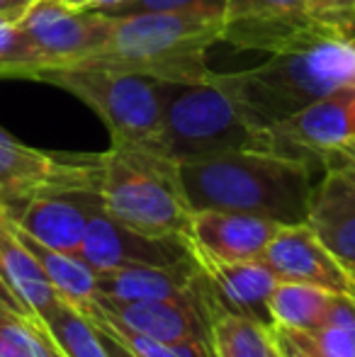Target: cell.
<instances>
[{"mask_svg": "<svg viewBox=\"0 0 355 357\" xmlns=\"http://www.w3.org/2000/svg\"><path fill=\"white\" fill-rule=\"evenodd\" d=\"M78 309H81L90 321H95L100 328L112 333L114 338L127 343L129 348L137 350V353L144 357H217L209 338H185V340L163 343V340H153V338H146V335L134 333L127 326L117 324V321H112L109 316H105L103 311L93 304V296H90L88 301H83V304H78Z\"/></svg>", "mask_w": 355, "mask_h": 357, "instance_id": "26", "label": "cell"}, {"mask_svg": "<svg viewBox=\"0 0 355 357\" xmlns=\"http://www.w3.org/2000/svg\"><path fill=\"white\" fill-rule=\"evenodd\" d=\"M98 195L114 221L149 236H185L190 209L178 163L144 149L112 146L98 155Z\"/></svg>", "mask_w": 355, "mask_h": 357, "instance_id": "4", "label": "cell"}, {"mask_svg": "<svg viewBox=\"0 0 355 357\" xmlns=\"http://www.w3.org/2000/svg\"><path fill=\"white\" fill-rule=\"evenodd\" d=\"M42 321L66 357H109L93 321L63 296L42 316Z\"/></svg>", "mask_w": 355, "mask_h": 357, "instance_id": "25", "label": "cell"}, {"mask_svg": "<svg viewBox=\"0 0 355 357\" xmlns=\"http://www.w3.org/2000/svg\"><path fill=\"white\" fill-rule=\"evenodd\" d=\"M0 282L32 314L44 316L59 299L54 284L39 268L37 258L20 241L15 221L5 212L0 216Z\"/></svg>", "mask_w": 355, "mask_h": 357, "instance_id": "19", "label": "cell"}, {"mask_svg": "<svg viewBox=\"0 0 355 357\" xmlns=\"http://www.w3.org/2000/svg\"><path fill=\"white\" fill-rule=\"evenodd\" d=\"M32 3H34V0H0V15L17 22V20L27 13V8Z\"/></svg>", "mask_w": 355, "mask_h": 357, "instance_id": "34", "label": "cell"}, {"mask_svg": "<svg viewBox=\"0 0 355 357\" xmlns=\"http://www.w3.org/2000/svg\"><path fill=\"white\" fill-rule=\"evenodd\" d=\"M270 335H273L275 350H278L280 357H309L302 348H297V345H294L280 328H270Z\"/></svg>", "mask_w": 355, "mask_h": 357, "instance_id": "32", "label": "cell"}, {"mask_svg": "<svg viewBox=\"0 0 355 357\" xmlns=\"http://www.w3.org/2000/svg\"><path fill=\"white\" fill-rule=\"evenodd\" d=\"M56 190H98V155L47 153L0 129V202L8 214Z\"/></svg>", "mask_w": 355, "mask_h": 357, "instance_id": "7", "label": "cell"}, {"mask_svg": "<svg viewBox=\"0 0 355 357\" xmlns=\"http://www.w3.org/2000/svg\"><path fill=\"white\" fill-rule=\"evenodd\" d=\"M336 24L343 29V34H346V37L355 44V13L346 15V17H341V20H336Z\"/></svg>", "mask_w": 355, "mask_h": 357, "instance_id": "35", "label": "cell"}, {"mask_svg": "<svg viewBox=\"0 0 355 357\" xmlns=\"http://www.w3.org/2000/svg\"><path fill=\"white\" fill-rule=\"evenodd\" d=\"M195 260L207 280L209 294L224 309L248 316L266 328H273L268 299L278 284V278L261 260H222L199 253V250H195Z\"/></svg>", "mask_w": 355, "mask_h": 357, "instance_id": "16", "label": "cell"}, {"mask_svg": "<svg viewBox=\"0 0 355 357\" xmlns=\"http://www.w3.org/2000/svg\"><path fill=\"white\" fill-rule=\"evenodd\" d=\"M0 357H13V355H10V350H8V345L3 343V338H0Z\"/></svg>", "mask_w": 355, "mask_h": 357, "instance_id": "36", "label": "cell"}, {"mask_svg": "<svg viewBox=\"0 0 355 357\" xmlns=\"http://www.w3.org/2000/svg\"><path fill=\"white\" fill-rule=\"evenodd\" d=\"M32 80L56 85L83 100L105 122L112 146L144 149L161 155L163 109L158 80L95 66L42 68Z\"/></svg>", "mask_w": 355, "mask_h": 357, "instance_id": "6", "label": "cell"}, {"mask_svg": "<svg viewBox=\"0 0 355 357\" xmlns=\"http://www.w3.org/2000/svg\"><path fill=\"white\" fill-rule=\"evenodd\" d=\"M307 0H227L222 42L246 52H278L314 24Z\"/></svg>", "mask_w": 355, "mask_h": 357, "instance_id": "13", "label": "cell"}, {"mask_svg": "<svg viewBox=\"0 0 355 357\" xmlns=\"http://www.w3.org/2000/svg\"><path fill=\"white\" fill-rule=\"evenodd\" d=\"M93 324H95V321H93ZM95 328H98L100 340H103V345H105V350H107L109 357H144V355H139L137 350L129 348L127 343H122L119 338H114L112 333H107L105 328H100L98 324H95Z\"/></svg>", "mask_w": 355, "mask_h": 357, "instance_id": "31", "label": "cell"}, {"mask_svg": "<svg viewBox=\"0 0 355 357\" xmlns=\"http://www.w3.org/2000/svg\"><path fill=\"white\" fill-rule=\"evenodd\" d=\"M44 56V68L78 66L105 47L114 17L100 10H78L63 0H34L17 20Z\"/></svg>", "mask_w": 355, "mask_h": 357, "instance_id": "8", "label": "cell"}, {"mask_svg": "<svg viewBox=\"0 0 355 357\" xmlns=\"http://www.w3.org/2000/svg\"><path fill=\"white\" fill-rule=\"evenodd\" d=\"M98 204V190H56L32 197L10 214V219L39 243L68 255H81L90 214Z\"/></svg>", "mask_w": 355, "mask_h": 357, "instance_id": "14", "label": "cell"}, {"mask_svg": "<svg viewBox=\"0 0 355 357\" xmlns=\"http://www.w3.org/2000/svg\"><path fill=\"white\" fill-rule=\"evenodd\" d=\"M256 127L270 129L317 100L355 85V44L331 20L317 17L268 61L209 75Z\"/></svg>", "mask_w": 355, "mask_h": 357, "instance_id": "1", "label": "cell"}, {"mask_svg": "<svg viewBox=\"0 0 355 357\" xmlns=\"http://www.w3.org/2000/svg\"><path fill=\"white\" fill-rule=\"evenodd\" d=\"M66 5L78 10H100V13H112L114 8H119L127 0H63Z\"/></svg>", "mask_w": 355, "mask_h": 357, "instance_id": "33", "label": "cell"}, {"mask_svg": "<svg viewBox=\"0 0 355 357\" xmlns=\"http://www.w3.org/2000/svg\"><path fill=\"white\" fill-rule=\"evenodd\" d=\"M278 357H280V355H278Z\"/></svg>", "mask_w": 355, "mask_h": 357, "instance_id": "39", "label": "cell"}, {"mask_svg": "<svg viewBox=\"0 0 355 357\" xmlns=\"http://www.w3.org/2000/svg\"><path fill=\"white\" fill-rule=\"evenodd\" d=\"M282 333L309 357H355V296L336 294L328 316L312 333Z\"/></svg>", "mask_w": 355, "mask_h": 357, "instance_id": "23", "label": "cell"}, {"mask_svg": "<svg viewBox=\"0 0 355 357\" xmlns=\"http://www.w3.org/2000/svg\"><path fill=\"white\" fill-rule=\"evenodd\" d=\"M348 146H351V149H355V142H353V144H348Z\"/></svg>", "mask_w": 355, "mask_h": 357, "instance_id": "38", "label": "cell"}, {"mask_svg": "<svg viewBox=\"0 0 355 357\" xmlns=\"http://www.w3.org/2000/svg\"><path fill=\"white\" fill-rule=\"evenodd\" d=\"M47 66L20 24L0 15V78H29Z\"/></svg>", "mask_w": 355, "mask_h": 357, "instance_id": "27", "label": "cell"}, {"mask_svg": "<svg viewBox=\"0 0 355 357\" xmlns=\"http://www.w3.org/2000/svg\"><path fill=\"white\" fill-rule=\"evenodd\" d=\"M5 212H8V209H5V204H3V202H0V216H3Z\"/></svg>", "mask_w": 355, "mask_h": 357, "instance_id": "37", "label": "cell"}, {"mask_svg": "<svg viewBox=\"0 0 355 357\" xmlns=\"http://www.w3.org/2000/svg\"><path fill=\"white\" fill-rule=\"evenodd\" d=\"M0 338L13 357H66L42 316L20 304H0Z\"/></svg>", "mask_w": 355, "mask_h": 357, "instance_id": "24", "label": "cell"}, {"mask_svg": "<svg viewBox=\"0 0 355 357\" xmlns=\"http://www.w3.org/2000/svg\"><path fill=\"white\" fill-rule=\"evenodd\" d=\"M199 265L185 263L173 268H114L95 270V294L107 299H185L195 291Z\"/></svg>", "mask_w": 355, "mask_h": 357, "instance_id": "18", "label": "cell"}, {"mask_svg": "<svg viewBox=\"0 0 355 357\" xmlns=\"http://www.w3.org/2000/svg\"><path fill=\"white\" fill-rule=\"evenodd\" d=\"M81 258L93 270L173 268L195 263V250L185 236H149L119 224L100 202L90 214Z\"/></svg>", "mask_w": 355, "mask_h": 357, "instance_id": "9", "label": "cell"}, {"mask_svg": "<svg viewBox=\"0 0 355 357\" xmlns=\"http://www.w3.org/2000/svg\"><path fill=\"white\" fill-rule=\"evenodd\" d=\"M319 168L312 160L270 151H232L183 160L178 175L190 209H227L302 224L309 219Z\"/></svg>", "mask_w": 355, "mask_h": 357, "instance_id": "2", "label": "cell"}, {"mask_svg": "<svg viewBox=\"0 0 355 357\" xmlns=\"http://www.w3.org/2000/svg\"><path fill=\"white\" fill-rule=\"evenodd\" d=\"M282 226L266 216L227 212V209H192L188 241L195 250L222 260H261L268 243Z\"/></svg>", "mask_w": 355, "mask_h": 357, "instance_id": "15", "label": "cell"}, {"mask_svg": "<svg viewBox=\"0 0 355 357\" xmlns=\"http://www.w3.org/2000/svg\"><path fill=\"white\" fill-rule=\"evenodd\" d=\"M222 29L224 10L117 15L105 47L78 66L139 73L158 83H207V52L222 42Z\"/></svg>", "mask_w": 355, "mask_h": 357, "instance_id": "3", "label": "cell"}, {"mask_svg": "<svg viewBox=\"0 0 355 357\" xmlns=\"http://www.w3.org/2000/svg\"><path fill=\"white\" fill-rule=\"evenodd\" d=\"M336 294L328 289L302 282H280L270 291L268 309L273 316V328L312 333L324 324L331 311Z\"/></svg>", "mask_w": 355, "mask_h": 357, "instance_id": "21", "label": "cell"}, {"mask_svg": "<svg viewBox=\"0 0 355 357\" xmlns=\"http://www.w3.org/2000/svg\"><path fill=\"white\" fill-rule=\"evenodd\" d=\"M324 170H336L343 178L355 188V149L351 146H341V149H333L328 153L322 155Z\"/></svg>", "mask_w": 355, "mask_h": 357, "instance_id": "29", "label": "cell"}, {"mask_svg": "<svg viewBox=\"0 0 355 357\" xmlns=\"http://www.w3.org/2000/svg\"><path fill=\"white\" fill-rule=\"evenodd\" d=\"M307 10L314 17L336 22V20L355 13V0H307Z\"/></svg>", "mask_w": 355, "mask_h": 357, "instance_id": "30", "label": "cell"}, {"mask_svg": "<svg viewBox=\"0 0 355 357\" xmlns=\"http://www.w3.org/2000/svg\"><path fill=\"white\" fill-rule=\"evenodd\" d=\"M93 304L117 324L153 340L209 338V314L204 299L202 270L197 273L195 291L185 299H142L124 301L93 294Z\"/></svg>", "mask_w": 355, "mask_h": 357, "instance_id": "11", "label": "cell"}, {"mask_svg": "<svg viewBox=\"0 0 355 357\" xmlns=\"http://www.w3.org/2000/svg\"><path fill=\"white\" fill-rule=\"evenodd\" d=\"M268 134L275 153L322 165L324 153L355 142V85L317 100Z\"/></svg>", "mask_w": 355, "mask_h": 357, "instance_id": "10", "label": "cell"}, {"mask_svg": "<svg viewBox=\"0 0 355 357\" xmlns=\"http://www.w3.org/2000/svg\"><path fill=\"white\" fill-rule=\"evenodd\" d=\"M227 0H127L107 15H132V13H171V10H224Z\"/></svg>", "mask_w": 355, "mask_h": 357, "instance_id": "28", "label": "cell"}, {"mask_svg": "<svg viewBox=\"0 0 355 357\" xmlns=\"http://www.w3.org/2000/svg\"><path fill=\"white\" fill-rule=\"evenodd\" d=\"M307 224L333 258L355 278V188L336 170H324Z\"/></svg>", "mask_w": 355, "mask_h": 357, "instance_id": "17", "label": "cell"}, {"mask_svg": "<svg viewBox=\"0 0 355 357\" xmlns=\"http://www.w3.org/2000/svg\"><path fill=\"white\" fill-rule=\"evenodd\" d=\"M202 282L209 314V340L217 357H278L270 328L248 316L227 311L209 294L204 275Z\"/></svg>", "mask_w": 355, "mask_h": 357, "instance_id": "20", "label": "cell"}, {"mask_svg": "<svg viewBox=\"0 0 355 357\" xmlns=\"http://www.w3.org/2000/svg\"><path fill=\"white\" fill-rule=\"evenodd\" d=\"M261 263L280 282L314 284L333 294L355 296V278L333 258L307 221L282 226L261 255Z\"/></svg>", "mask_w": 355, "mask_h": 357, "instance_id": "12", "label": "cell"}, {"mask_svg": "<svg viewBox=\"0 0 355 357\" xmlns=\"http://www.w3.org/2000/svg\"><path fill=\"white\" fill-rule=\"evenodd\" d=\"M17 236L24 245L29 248V253L37 258L39 268L44 270V275L49 278V282L54 284V289L71 304H83L95 294V270L90 268L81 255H68L61 250H54L49 245L39 243L37 238H32L29 234H24L17 224Z\"/></svg>", "mask_w": 355, "mask_h": 357, "instance_id": "22", "label": "cell"}, {"mask_svg": "<svg viewBox=\"0 0 355 357\" xmlns=\"http://www.w3.org/2000/svg\"><path fill=\"white\" fill-rule=\"evenodd\" d=\"M163 109L161 155L183 160L209 158L232 151H273L261 129L234 105L222 88L207 83H158Z\"/></svg>", "mask_w": 355, "mask_h": 357, "instance_id": "5", "label": "cell"}]
</instances>
